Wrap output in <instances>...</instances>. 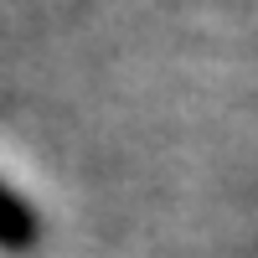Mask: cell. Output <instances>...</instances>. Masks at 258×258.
<instances>
[{
    "mask_svg": "<svg viewBox=\"0 0 258 258\" xmlns=\"http://www.w3.org/2000/svg\"><path fill=\"white\" fill-rule=\"evenodd\" d=\"M36 243V212L16 197V191L0 186V248L6 253H26Z\"/></svg>",
    "mask_w": 258,
    "mask_h": 258,
    "instance_id": "cell-1",
    "label": "cell"
}]
</instances>
